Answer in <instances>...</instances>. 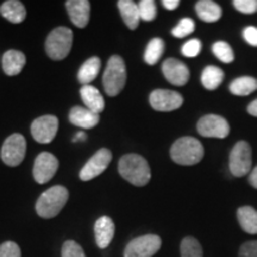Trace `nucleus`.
<instances>
[{
	"label": "nucleus",
	"instance_id": "nucleus-1",
	"mask_svg": "<svg viewBox=\"0 0 257 257\" xmlns=\"http://www.w3.org/2000/svg\"><path fill=\"white\" fill-rule=\"evenodd\" d=\"M118 170L126 181L137 187L146 186L152 178L149 163L137 154H127L121 157L118 163Z\"/></svg>",
	"mask_w": 257,
	"mask_h": 257
},
{
	"label": "nucleus",
	"instance_id": "nucleus-2",
	"mask_svg": "<svg viewBox=\"0 0 257 257\" xmlns=\"http://www.w3.org/2000/svg\"><path fill=\"white\" fill-rule=\"evenodd\" d=\"M204 147L197 138L185 136L176 140L170 148V157L181 166H193L204 157Z\"/></svg>",
	"mask_w": 257,
	"mask_h": 257
},
{
	"label": "nucleus",
	"instance_id": "nucleus-3",
	"mask_svg": "<svg viewBox=\"0 0 257 257\" xmlns=\"http://www.w3.org/2000/svg\"><path fill=\"white\" fill-rule=\"evenodd\" d=\"M69 198L68 189L63 186H54L43 192L36 202V212L41 218L50 219L62 211Z\"/></svg>",
	"mask_w": 257,
	"mask_h": 257
},
{
	"label": "nucleus",
	"instance_id": "nucleus-4",
	"mask_svg": "<svg viewBox=\"0 0 257 257\" xmlns=\"http://www.w3.org/2000/svg\"><path fill=\"white\" fill-rule=\"evenodd\" d=\"M125 83H126V67L123 57L119 55L111 56L102 76L105 92L110 96L118 95L123 91Z\"/></svg>",
	"mask_w": 257,
	"mask_h": 257
},
{
	"label": "nucleus",
	"instance_id": "nucleus-5",
	"mask_svg": "<svg viewBox=\"0 0 257 257\" xmlns=\"http://www.w3.org/2000/svg\"><path fill=\"white\" fill-rule=\"evenodd\" d=\"M73 46V31L69 28L59 27L48 35L46 51L50 59L60 61L68 56Z\"/></svg>",
	"mask_w": 257,
	"mask_h": 257
},
{
	"label": "nucleus",
	"instance_id": "nucleus-6",
	"mask_svg": "<svg viewBox=\"0 0 257 257\" xmlns=\"http://www.w3.org/2000/svg\"><path fill=\"white\" fill-rule=\"evenodd\" d=\"M252 150L246 141H239L234 144L230 153L229 168L231 174L237 178H243L251 172Z\"/></svg>",
	"mask_w": 257,
	"mask_h": 257
},
{
	"label": "nucleus",
	"instance_id": "nucleus-7",
	"mask_svg": "<svg viewBox=\"0 0 257 257\" xmlns=\"http://www.w3.org/2000/svg\"><path fill=\"white\" fill-rule=\"evenodd\" d=\"M162 240L157 234H144L127 244L124 257H153L161 249Z\"/></svg>",
	"mask_w": 257,
	"mask_h": 257
},
{
	"label": "nucleus",
	"instance_id": "nucleus-8",
	"mask_svg": "<svg viewBox=\"0 0 257 257\" xmlns=\"http://www.w3.org/2000/svg\"><path fill=\"white\" fill-rule=\"evenodd\" d=\"M27 153V141L21 134H14L9 136L3 143L2 160L5 165L10 167H17L24 160Z\"/></svg>",
	"mask_w": 257,
	"mask_h": 257
},
{
	"label": "nucleus",
	"instance_id": "nucleus-9",
	"mask_svg": "<svg viewBox=\"0 0 257 257\" xmlns=\"http://www.w3.org/2000/svg\"><path fill=\"white\" fill-rule=\"evenodd\" d=\"M197 130L204 137L223 140L230 135V124L221 115L206 114L199 119Z\"/></svg>",
	"mask_w": 257,
	"mask_h": 257
},
{
	"label": "nucleus",
	"instance_id": "nucleus-10",
	"mask_svg": "<svg viewBox=\"0 0 257 257\" xmlns=\"http://www.w3.org/2000/svg\"><path fill=\"white\" fill-rule=\"evenodd\" d=\"M149 102L155 111L172 112L181 107L184 98L180 93L170 89H155L150 93Z\"/></svg>",
	"mask_w": 257,
	"mask_h": 257
},
{
	"label": "nucleus",
	"instance_id": "nucleus-11",
	"mask_svg": "<svg viewBox=\"0 0 257 257\" xmlns=\"http://www.w3.org/2000/svg\"><path fill=\"white\" fill-rule=\"evenodd\" d=\"M59 128V119L55 115H42L32 121L31 135L38 143L47 144L54 140Z\"/></svg>",
	"mask_w": 257,
	"mask_h": 257
},
{
	"label": "nucleus",
	"instance_id": "nucleus-12",
	"mask_svg": "<svg viewBox=\"0 0 257 257\" xmlns=\"http://www.w3.org/2000/svg\"><path fill=\"white\" fill-rule=\"evenodd\" d=\"M59 168V160L50 153H41L34 163L32 174L38 184H47L56 174Z\"/></svg>",
	"mask_w": 257,
	"mask_h": 257
},
{
	"label": "nucleus",
	"instance_id": "nucleus-13",
	"mask_svg": "<svg viewBox=\"0 0 257 257\" xmlns=\"http://www.w3.org/2000/svg\"><path fill=\"white\" fill-rule=\"evenodd\" d=\"M111 161L112 153L110 150L106 149V148L98 150L82 167L81 172H80V179L82 181H89V180L96 178L107 168Z\"/></svg>",
	"mask_w": 257,
	"mask_h": 257
},
{
	"label": "nucleus",
	"instance_id": "nucleus-14",
	"mask_svg": "<svg viewBox=\"0 0 257 257\" xmlns=\"http://www.w3.org/2000/svg\"><path fill=\"white\" fill-rule=\"evenodd\" d=\"M162 73L168 82L174 86H185L189 80V69L184 62L173 59H167L162 63Z\"/></svg>",
	"mask_w": 257,
	"mask_h": 257
},
{
	"label": "nucleus",
	"instance_id": "nucleus-15",
	"mask_svg": "<svg viewBox=\"0 0 257 257\" xmlns=\"http://www.w3.org/2000/svg\"><path fill=\"white\" fill-rule=\"evenodd\" d=\"M70 21L78 28H86L91 15V4L88 0H68L66 3Z\"/></svg>",
	"mask_w": 257,
	"mask_h": 257
},
{
	"label": "nucleus",
	"instance_id": "nucleus-16",
	"mask_svg": "<svg viewBox=\"0 0 257 257\" xmlns=\"http://www.w3.org/2000/svg\"><path fill=\"white\" fill-rule=\"evenodd\" d=\"M115 226L113 220L110 217H100L95 221L94 234L96 245L100 249H106L110 245L114 237Z\"/></svg>",
	"mask_w": 257,
	"mask_h": 257
},
{
	"label": "nucleus",
	"instance_id": "nucleus-17",
	"mask_svg": "<svg viewBox=\"0 0 257 257\" xmlns=\"http://www.w3.org/2000/svg\"><path fill=\"white\" fill-rule=\"evenodd\" d=\"M70 123L81 128H93L100 121V114L95 113L87 107L75 106L69 112Z\"/></svg>",
	"mask_w": 257,
	"mask_h": 257
},
{
	"label": "nucleus",
	"instance_id": "nucleus-18",
	"mask_svg": "<svg viewBox=\"0 0 257 257\" xmlns=\"http://www.w3.org/2000/svg\"><path fill=\"white\" fill-rule=\"evenodd\" d=\"M25 62H27V57L22 51L8 50L3 55V70L9 76L18 75L22 72V69L24 68Z\"/></svg>",
	"mask_w": 257,
	"mask_h": 257
},
{
	"label": "nucleus",
	"instance_id": "nucleus-19",
	"mask_svg": "<svg viewBox=\"0 0 257 257\" xmlns=\"http://www.w3.org/2000/svg\"><path fill=\"white\" fill-rule=\"evenodd\" d=\"M80 95H81L83 104L88 110L95 113L100 114L105 108V100L102 98L100 91L92 85H85L80 89Z\"/></svg>",
	"mask_w": 257,
	"mask_h": 257
},
{
	"label": "nucleus",
	"instance_id": "nucleus-20",
	"mask_svg": "<svg viewBox=\"0 0 257 257\" xmlns=\"http://www.w3.org/2000/svg\"><path fill=\"white\" fill-rule=\"evenodd\" d=\"M195 11H197L198 17L202 22L206 23H216L221 18L223 11L217 3L212 0H200L195 4Z\"/></svg>",
	"mask_w": 257,
	"mask_h": 257
},
{
	"label": "nucleus",
	"instance_id": "nucleus-21",
	"mask_svg": "<svg viewBox=\"0 0 257 257\" xmlns=\"http://www.w3.org/2000/svg\"><path fill=\"white\" fill-rule=\"evenodd\" d=\"M0 15L11 23L19 24L27 17V10L18 0H8L0 6Z\"/></svg>",
	"mask_w": 257,
	"mask_h": 257
},
{
	"label": "nucleus",
	"instance_id": "nucleus-22",
	"mask_svg": "<svg viewBox=\"0 0 257 257\" xmlns=\"http://www.w3.org/2000/svg\"><path fill=\"white\" fill-rule=\"evenodd\" d=\"M118 8H119L121 18H123L126 27L130 30L137 29L141 19L138 4L133 2V0H120V2H118Z\"/></svg>",
	"mask_w": 257,
	"mask_h": 257
},
{
	"label": "nucleus",
	"instance_id": "nucleus-23",
	"mask_svg": "<svg viewBox=\"0 0 257 257\" xmlns=\"http://www.w3.org/2000/svg\"><path fill=\"white\" fill-rule=\"evenodd\" d=\"M237 219L244 232L257 234V211L251 206H242L237 210Z\"/></svg>",
	"mask_w": 257,
	"mask_h": 257
},
{
	"label": "nucleus",
	"instance_id": "nucleus-24",
	"mask_svg": "<svg viewBox=\"0 0 257 257\" xmlns=\"http://www.w3.org/2000/svg\"><path fill=\"white\" fill-rule=\"evenodd\" d=\"M101 68V61L99 57L93 56L82 64L78 73V80L83 86L91 85V82L98 76Z\"/></svg>",
	"mask_w": 257,
	"mask_h": 257
},
{
	"label": "nucleus",
	"instance_id": "nucleus-25",
	"mask_svg": "<svg viewBox=\"0 0 257 257\" xmlns=\"http://www.w3.org/2000/svg\"><path fill=\"white\" fill-rule=\"evenodd\" d=\"M223 69L217 66H207L201 73V83L208 91H214L224 81Z\"/></svg>",
	"mask_w": 257,
	"mask_h": 257
},
{
	"label": "nucleus",
	"instance_id": "nucleus-26",
	"mask_svg": "<svg viewBox=\"0 0 257 257\" xmlns=\"http://www.w3.org/2000/svg\"><path fill=\"white\" fill-rule=\"evenodd\" d=\"M230 92L233 95L246 96L251 94L257 89V79L252 76H242V78L234 79L230 83Z\"/></svg>",
	"mask_w": 257,
	"mask_h": 257
},
{
	"label": "nucleus",
	"instance_id": "nucleus-27",
	"mask_svg": "<svg viewBox=\"0 0 257 257\" xmlns=\"http://www.w3.org/2000/svg\"><path fill=\"white\" fill-rule=\"evenodd\" d=\"M163 51H165V42H163V40H161L159 37L153 38L147 44L146 51H144V61L150 66L156 64L161 59V56H162Z\"/></svg>",
	"mask_w": 257,
	"mask_h": 257
},
{
	"label": "nucleus",
	"instance_id": "nucleus-28",
	"mask_svg": "<svg viewBox=\"0 0 257 257\" xmlns=\"http://www.w3.org/2000/svg\"><path fill=\"white\" fill-rule=\"evenodd\" d=\"M180 253L181 257H204L201 244L194 237L187 236L180 244Z\"/></svg>",
	"mask_w": 257,
	"mask_h": 257
},
{
	"label": "nucleus",
	"instance_id": "nucleus-29",
	"mask_svg": "<svg viewBox=\"0 0 257 257\" xmlns=\"http://www.w3.org/2000/svg\"><path fill=\"white\" fill-rule=\"evenodd\" d=\"M212 51H213L214 56L218 60H220L224 63H231L234 60L233 49L227 42L218 41L212 46Z\"/></svg>",
	"mask_w": 257,
	"mask_h": 257
},
{
	"label": "nucleus",
	"instance_id": "nucleus-30",
	"mask_svg": "<svg viewBox=\"0 0 257 257\" xmlns=\"http://www.w3.org/2000/svg\"><path fill=\"white\" fill-rule=\"evenodd\" d=\"M138 10H140V17L144 22H152L156 18L157 9L155 2L153 0H141Z\"/></svg>",
	"mask_w": 257,
	"mask_h": 257
},
{
	"label": "nucleus",
	"instance_id": "nucleus-31",
	"mask_svg": "<svg viewBox=\"0 0 257 257\" xmlns=\"http://www.w3.org/2000/svg\"><path fill=\"white\" fill-rule=\"evenodd\" d=\"M195 30V23L191 18H182L175 28H173L172 35L176 38H184Z\"/></svg>",
	"mask_w": 257,
	"mask_h": 257
},
{
	"label": "nucleus",
	"instance_id": "nucleus-32",
	"mask_svg": "<svg viewBox=\"0 0 257 257\" xmlns=\"http://www.w3.org/2000/svg\"><path fill=\"white\" fill-rule=\"evenodd\" d=\"M62 257H86V255L80 244L74 240H67L62 246Z\"/></svg>",
	"mask_w": 257,
	"mask_h": 257
},
{
	"label": "nucleus",
	"instance_id": "nucleus-33",
	"mask_svg": "<svg viewBox=\"0 0 257 257\" xmlns=\"http://www.w3.org/2000/svg\"><path fill=\"white\" fill-rule=\"evenodd\" d=\"M234 9L244 15H253L257 12V0H234Z\"/></svg>",
	"mask_w": 257,
	"mask_h": 257
},
{
	"label": "nucleus",
	"instance_id": "nucleus-34",
	"mask_svg": "<svg viewBox=\"0 0 257 257\" xmlns=\"http://www.w3.org/2000/svg\"><path fill=\"white\" fill-rule=\"evenodd\" d=\"M201 42L194 38V40H189L181 48L182 55L186 57H197L201 51Z\"/></svg>",
	"mask_w": 257,
	"mask_h": 257
},
{
	"label": "nucleus",
	"instance_id": "nucleus-35",
	"mask_svg": "<svg viewBox=\"0 0 257 257\" xmlns=\"http://www.w3.org/2000/svg\"><path fill=\"white\" fill-rule=\"evenodd\" d=\"M0 257H21V249L15 242H5L0 245Z\"/></svg>",
	"mask_w": 257,
	"mask_h": 257
},
{
	"label": "nucleus",
	"instance_id": "nucleus-36",
	"mask_svg": "<svg viewBox=\"0 0 257 257\" xmlns=\"http://www.w3.org/2000/svg\"><path fill=\"white\" fill-rule=\"evenodd\" d=\"M238 257H257V240L243 243L238 250Z\"/></svg>",
	"mask_w": 257,
	"mask_h": 257
},
{
	"label": "nucleus",
	"instance_id": "nucleus-37",
	"mask_svg": "<svg viewBox=\"0 0 257 257\" xmlns=\"http://www.w3.org/2000/svg\"><path fill=\"white\" fill-rule=\"evenodd\" d=\"M243 38L250 46L257 47V28L256 27H246L243 30Z\"/></svg>",
	"mask_w": 257,
	"mask_h": 257
},
{
	"label": "nucleus",
	"instance_id": "nucleus-38",
	"mask_svg": "<svg viewBox=\"0 0 257 257\" xmlns=\"http://www.w3.org/2000/svg\"><path fill=\"white\" fill-rule=\"evenodd\" d=\"M162 5L165 6V9L173 11V10L178 9V6L180 5V2L179 0H163Z\"/></svg>",
	"mask_w": 257,
	"mask_h": 257
},
{
	"label": "nucleus",
	"instance_id": "nucleus-39",
	"mask_svg": "<svg viewBox=\"0 0 257 257\" xmlns=\"http://www.w3.org/2000/svg\"><path fill=\"white\" fill-rule=\"evenodd\" d=\"M249 184L252 186L253 188L257 189V166L253 168L249 174Z\"/></svg>",
	"mask_w": 257,
	"mask_h": 257
},
{
	"label": "nucleus",
	"instance_id": "nucleus-40",
	"mask_svg": "<svg viewBox=\"0 0 257 257\" xmlns=\"http://www.w3.org/2000/svg\"><path fill=\"white\" fill-rule=\"evenodd\" d=\"M246 111H248L249 114L253 115V117H257V99L250 102L248 107H246Z\"/></svg>",
	"mask_w": 257,
	"mask_h": 257
},
{
	"label": "nucleus",
	"instance_id": "nucleus-41",
	"mask_svg": "<svg viewBox=\"0 0 257 257\" xmlns=\"http://www.w3.org/2000/svg\"><path fill=\"white\" fill-rule=\"evenodd\" d=\"M86 134L83 133V131H79L78 134L75 135L73 138V142H79V141H86Z\"/></svg>",
	"mask_w": 257,
	"mask_h": 257
}]
</instances>
